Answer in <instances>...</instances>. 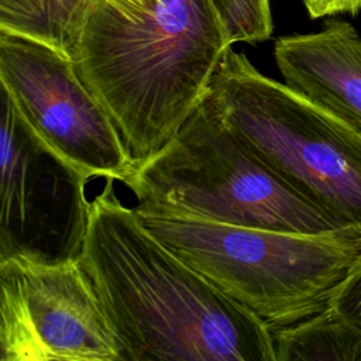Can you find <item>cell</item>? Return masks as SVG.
Listing matches in <instances>:
<instances>
[{
    "label": "cell",
    "instance_id": "1",
    "mask_svg": "<svg viewBox=\"0 0 361 361\" xmlns=\"http://www.w3.org/2000/svg\"><path fill=\"white\" fill-rule=\"evenodd\" d=\"M114 180L90 200L80 262L124 361H276L272 331L161 243Z\"/></svg>",
    "mask_w": 361,
    "mask_h": 361
},
{
    "label": "cell",
    "instance_id": "2",
    "mask_svg": "<svg viewBox=\"0 0 361 361\" xmlns=\"http://www.w3.org/2000/svg\"><path fill=\"white\" fill-rule=\"evenodd\" d=\"M228 47L213 0H155L134 18L97 3L71 59L135 169L176 135Z\"/></svg>",
    "mask_w": 361,
    "mask_h": 361
},
{
    "label": "cell",
    "instance_id": "3",
    "mask_svg": "<svg viewBox=\"0 0 361 361\" xmlns=\"http://www.w3.org/2000/svg\"><path fill=\"white\" fill-rule=\"evenodd\" d=\"M123 183L144 213L361 240L264 165L207 92L176 135Z\"/></svg>",
    "mask_w": 361,
    "mask_h": 361
},
{
    "label": "cell",
    "instance_id": "4",
    "mask_svg": "<svg viewBox=\"0 0 361 361\" xmlns=\"http://www.w3.org/2000/svg\"><path fill=\"white\" fill-rule=\"evenodd\" d=\"M135 210V209H134ZM172 252L272 333L329 307L361 259V240L213 223L135 210Z\"/></svg>",
    "mask_w": 361,
    "mask_h": 361
},
{
    "label": "cell",
    "instance_id": "5",
    "mask_svg": "<svg viewBox=\"0 0 361 361\" xmlns=\"http://www.w3.org/2000/svg\"><path fill=\"white\" fill-rule=\"evenodd\" d=\"M207 93L264 165L361 234V130L285 82L265 76L231 47Z\"/></svg>",
    "mask_w": 361,
    "mask_h": 361
},
{
    "label": "cell",
    "instance_id": "6",
    "mask_svg": "<svg viewBox=\"0 0 361 361\" xmlns=\"http://www.w3.org/2000/svg\"><path fill=\"white\" fill-rule=\"evenodd\" d=\"M0 361H124L79 259H0Z\"/></svg>",
    "mask_w": 361,
    "mask_h": 361
},
{
    "label": "cell",
    "instance_id": "7",
    "mask_svg": "<svg viewBox=\"0 0 361 361\" xmlns=\"http://www.w3.org/2000/svg\"><path fill=\"white\" fill-rule=\"evenodd\" d=\"M0 259H79L87 231V178L48 147L1 89Z\"/></svg>",
    "mask_w": 361,
    "mask_h": 361
},
{
    "label": "cell",
    "instance_id": "8",
    "mask_svg": "<svg viewBox=\"0 0 361 361\" xmlns=\"http://www.w3.org/2000/svg\"><path fill=\"white\" fill-rule=\"evenodd\" d=\"M0 83L31 130L87 179L124 182L134 172L111 118L66 55L0 31Z\"/></svg>",
    "mask_w": 361,
    "mask_h": 361
},
{
    "label": "cell",
    "instance_id": "9",
    "mask_svg": "<svg viewBox=\"0 0 361 361\" xmlns=\"http://www.w3.org/2000/svg\"><path fill=\"white\" fill-rule=\"evenodd\" d=\"M274 58L288 86L361 130V37L350 23L279 37Z\"/></svg>",
    "mask_w": 361,
    "mask_h": 361
},
{
    "label": "cell",
    "instance_id": "10",
    "mask_svg": "<svg viewBox=\"0 0 361 361\" xmlns=\"http://www.w3.org/2000/svg\"><path fill=\"white\" fill-rule=\"evenodd\" d=\"M155 0H0V31L27 37L72 58L87 13L104 3L134 18Z\"/></svg>",
    "mask_w": 361,
    "mask_h": 361
},
{
    "label": "cell",
    "instance_id": "11",
    "mask_svg": "<svg viewBox=\"0 0 361 361\" xmlns=\"http://www.w3.org/2000/svg\"><path fill=\"white\" fill-rule=\"evenodd\" d=\"M272 336L276 361H361V330L330 309Z\"/></svg>",
    "mask_w": 361,
    "mask_h": 361
},
{
    "label": "cell",
    "instance_id": "12",
    "mask_svg": "<svg viewBox=\"0 0 361 361\" xmlns=\"http://www.w3.org/2000/svg\"><path fill=\"white\" fill-rule=\"evenodd\" d=\"M228 42L257 44L271 38L274 24L269 0H213Z\"/></svg>",
    "mask_w": 361,
    "mask_h": 361
},
{
    "label": "cell",
    "instance_id": "13",
    "mask_svg": "<svg viewBox=\"0 0 361 361\" xmlns=\"http://www.w3.org/2000/svg\"><path fill=\"white\" fill-rule=\"evenodd\" d=\"M327 309L347 324L361 330V259L337 286Z\"/></svg>",
    "mask_w": 361,
    "mask_h": 361
},
{
    "label": "cell",
    "instance_id": "14",
    "mask_svg": "<svg viewBox=\"0 0 361 361\" xmlns=\"http://www.w3.org/2000/svg\"><path fill=\"white\" fill-rule=\"evenodd\" d=\"M310 18L333 17L348 13L355 16L361 11V0H302Z\"/></svg>",
    "mask_w": 361,
    "mask_h": 361
}]
</instances>
